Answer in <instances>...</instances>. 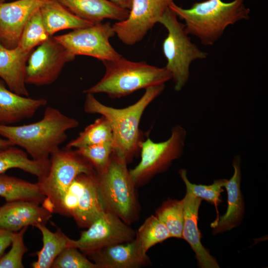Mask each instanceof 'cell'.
<instances>
[{"mask_svg":"<svg viewBox=\"0 0 268 268\" xmlns=\"http://www.w3.org/2000/svg\"><path fill=\"white\" fill-rule=\"evenodd\" d=\"M164 88L165 83L148 87L137 101L121 109L105 105L93 94H85L84 111L88 114H100L108 120L114 137V152L127 163L140 151L144 140L139 126L144 110Z\"/></svg>","mask_w":268,"mask_h":268,"instance_id":"6da1fadb","label":"cell"},{"mask_svg":"<svg viewBox=\"0 0 268 268\" xmlns=\"http://www.w3.org/2000/svg\"><path fill=\"white\" fill-rule=\"evenodd\" d=\"M78 125L76 119L55 108L47 107L43 118L34 123L0 125V136L24 149L32 159L47 161L67 139V132Z\"/></svg>","mask_w":268,"mask_h":268,"instance_id":"7a4b0ae2","label":"cell"},{"mask_svg":"<svg viewBox=\"0 0 268 268\" xmlns=\"http://www.w3.org/2000/svg\"><path fill=\"white\" fill-rule=\"evenodd\" d=\"M244 0L225 2L222 0H205L195 2L187 9L172 1L169 8L184 21L188 35L196 37L205 46H212L228 26L250 18V9L245 5Z\"/></svg>","mask_w":268,"mask_h":268,"instance_id":"3957f363","label":"cell"},{"mask_svg":"<svg viewBox=\"0 0 268 268\" xmlns=\"http://www.w3.org/2000/svg\"><path fill=\"white\" fill-rule=\"evenodd\" d=\"M102 62L105 67L103 77L84 90V93H103L111 98H119L172 79L171 74L165 67L151 66L144 61L133 62L122 56Z\"/></svg>","mask_w":268,"mask_h":268,"instance_id":"277c9868","label":"cell"},{"mask_svg":"<svg viewBox=\"0 0 268 268\" xmlns=\"http://www.w3.org/2000/svg\"><path fill=\"white\" fill-rule=\"evenodd\" d=\"M127 163L114 152L106 169L96 174L101 201L109 211L129 224L134 220L137 211L135 186Z\"/></svg>","mask_w":268,"mask_h":268,"instance_id":"5b68a950","label":"cell"},{"mask_svg":"<svg viewBox=\"0 0 268 268\" xmlns=\"http://www.w3.org/2000/svg\"><path fill=\"white\" fill-rule=\"evenodd\" d=\"M177 18L168 7L158 23L168 31L162 43L163 52L167 61L165 67L171 74L175 90L180 91L189 79L191 63L206 58L207 53L192 42L185 31L184 24L180 22Z\"/></svg>","mask_w":268,"mask_h":268,"instance_id":"8992f818","label":"cell"},{"mask_svg":"<svg viewBox=\"0 0 268 268\" xmlns=\"http://www.w3.org/2000/svg\"><path fill=\"white\" fill-rule=\"evenodd\" d=\"M95 172L91 164L75 149L59 148L50 155L47 174L37 182L45 196L42 206L56 213L73 180L81 173Z\"/></svg>","mask_w":268,"mask_h":268,"instance_id":"52a82bcc","label":"cell"},{"mask_svg":"<svg viewBox=\"0 0 268 268\" xmlns=\"http://www.w3.org/2000/svg\"><path fill=\"white\" fill-rule=\"evenodd\" d=\"M187 131L180 125L173 126L169 138L155 142L148 137L140 146L139 164L130 170L135 186L141 185L155 175L167 170L172 161L183 154Z\"/></svg>","mask_w":268,"mask_h":268,"instance_id":"ba28073f","label":"cell"},{"mask_svg":"<svg viewBox=\"0 0 268 268\" xmlns=\"http://www.w3.org/2000/svg\"><path fill=\"white\" fill-rule=\"evenodd\" d=\"M115 35L111 23L101 22L73 29L53 38L74 58L76 56H87L103 61L116 60L122 57L110 43V39Z\"/></svg>","mask_w":268,"mask_h":268,"instance_id":"9c48e42d","label":"cell"},{"mask_svg":"<svg viewBox=\"0 0 268 268\" xmlns=\"http://www.w3.org/2000/svg\"><path fill=\"white\" fill-rule=\"evenodd\" d=\"M114 213L105 210L104 213L82 232L77 240L69 238L71 246L88 255L109 246L133 240L135 232Z\"/></svg>","mask_w":268,"mask_h":268,"instance_id":"30bf717a","label":"cell"},{"mask_svg":"<svg viewBox=\"0 0 268 268\" xmlns=\"http://www.w3.org/2000/svg\"><path fill=\"white\" fill-rule=\"evenodd\" d=\"M74 59L51 37L30 53L25 67L26 84L36 86L52 84L58 78L66 63Z\"/></svg>","mask_w":268,"mask_h":268,"instance_id":"8fae6325","label":"cell"},{"mask_svg":"<svg viewBox=\"0 0 268 268\" xmlns=\"http://www.w3.org/2000/svg\"><path fill=\"white\" fill-rule=\"evenodd\" d=\"M172 1L173 0H133L128 17L112 25L115 34L127 45L140 42L159 22Z\"/></svg>","mask_w":268,"mask_h":268,"instance_id":"7c38bea8","label":"cell"},{"mask_svg":"<svg viewBox=\"0 0 268 268\" xmlns=\"http://www.w3.org/2000/svg\"><path fill=\"white\" fill-rule=\"evenodd\" d=\"M49 0L0 2V42L9 49L17 47L28 20Z\"/></svg>","mask_w":268,"mask_h":268,"instance_id":"4fadbf2b","label":"cell"},{"mask_svg":"<svg viewBox=\"0 0 268 268\" xmlns=\"http://www.w3.org/2000/svg\"><path fill=\"white\" fill-rule=\"evenodd\" d=\"M31 201L6 202L0 206V228L15 232L30 225L46 224L52 213Z\"/></svg>","mask_w":268,"mask_h":268,"instance_id":"5bb4252c","label":"cell"},{"mask_svg":"<svg viewBox=\"0 0 268 268\" xmlns=\"http://www.w3.org/2000/svg\"><path fill=\"white\" fill-rule=\"evenodd\" d=\"M98 268H134L145 264L148 258L138 240L101 248L87 255Z\"/></svg>","mask_w":268,"mask_h":268,"instance_id":"9a60e30c","label":"cell"},{"mask_svg":"<svg viewBox=\"0 0 268 268\" xmlns=\"http://www.w3.org/2000/svg\"><path fill=\"white\" fill-rule=\"evenodd\" d=\"M183 199L184 221L182 238L187 241L195 252L198 266L202 268H219L215 259L201 243V235L198 226L199 209L201 199L189 190Z\"/></svg>","mask_w":268,"mask_h":268,"instance_id":"2e32d148","label":"cell"},{"mask_svg":"<svg viewBox=\"0 0 268 268\" xmlns=\"http://www.w3.org/2000/svg\"><path fill=\"white\" fill-rule=\"evenodd\" d=\"M31 52L25 51L18 46L9 49L0 42V77L9 90L27 97L29 93L26 87L25 71Z\"/></svg>","mask_w":268,"mask_h":268,"instance_id":"e0dca14e","label":"cell"},{"mask_svg":"<svg viewBox=\"0 0 268 268\" xmlns=\"http://www.w3.org/2000/svg\"><path fill=\"white\" fill-rule=\"evenodd\" d=\"M47 103L44 98L34 99L17 94L0 81V125H10L30 119Z\"/></svg>","mask_w":268,"mask_h":268,"instance_id":"ac0fdd59","label":"cell"},{"mask_svg":"<svg viewBox=\"0 0 268 268\" xmlns=\"http://www.w3.org/2000/svg\"><path fill=\"white\" fill-rule=\"evenodd\" d=\"M234 172L229 180L225 179L223 187L228 195V206L226 213L211 223L213 234L231 230L240 222L244 211V201L240 190L241 172L240 159L237 156L233 162Z\"/></svg>","mask_w":268,"mask_h":268,"instance_id":"d6986e66","label":"cell"},{"mask_svg":"<svg viewBox=\"0 0 268 268\" xmlns=\"http://www.w3.org/2000/svg\"><path fill=\"white\" fill-rule=\"evenodd\" d=\"M70 12L94 24L106 19L122 21L130 10L121 8L108 0H55Z\"/></svg>","mask_w":268,"mask_h":268,"instance_id":"ffe728a7","label":"cell"},{"mask_svg":"<svg viewBox=\"0 0 268 268\" xmlns=\"http://www.w3.org/2000/svg\"><path fill=\"white\" fill-rule=\"evenodd\" d=\"M96 174H84L83 186L72 215L81 227H88L105 211L99 195Z\"/></svg>","mask_w":268,"mask_h":268,"instance_id":"44dd1931","label":"cell"},{"mask_svg":"<svg viewBox=\"0 0 268 268\" xmlns=\"http://www.w3.org/2000/svg\"><path fill=\"white\" fill-rule=\"evenodd\" d=\"M40 12L50 36L66 29H75L94 24L76 16L55 0H49L42 6Z\"/></svg>","mask_w":268,"mask_h":268,"instance_id":"7402d4cb","label":"cell"},{"mask_svg":"<svg viewBox=\"0 0 268 268\" xmlns=\"http://www.w3.org/2000/svg\"><path fill=\"white\" fill-rule=\"evenodd\" d=\"M49 166L50 159L39 161L29 159L25 150L15 145L0 148V173L11 168H18L40 180L47 174Z\"/></svg>","mask_w":268,"mask_h":268,"instance_id":"603a6c76","label":"cell"},{"mask_svg":"<svg viewBox=\"0 0 268 268\" xmlns=\"http://www.w3.org/2000/svg\"><path fill=\"white\" fill-rule=\"evenodd\" d=\"M0 196L6 202L26 201L39 203L45 198L38 183H32L4 173H0Z\"/></svg>","mask_w":268,"mask_h":268,"instance_id":"cb8c5ba5","label":"cell"},{"mask_svg":"<svg viewBox=\"0 0 268 268\" xmlns=\"http://www.w3.org/2000/svg\"><path fill=\"white\" fill-rule=\"evenodd\" d=\"M37 227L42 235L43 247L37 253L38 259L32 264L33 268H50L58 256L68 247L69 238L58 228L51 231L45 224H38Z\"/></svg>","mask_w":268,"mask_h":268,"instance_id":"d4e9b609","label":"cell"},{"mask_svg":"<svg viewBox=\"0 0 268 268\" xmlns=\"http://www.w3.org/2000/svg\"><path fill=\"white\" fill-rule=\"evenodd\" d=\"M113 143L114 137L108 120L103 116L81 132L77 137L70 141L66 147L71 148L102 144Z\"/></svg>","mask_w":268,"mask_h":268,"instance_id":"484cf974","label":"cell"},{"mask_svg":"<svg viewBox=\"0 0 268 268\" xmlns=\"http://www.w3.org/2000/svg\"><path fill=\"white\" fill-rule=\"evenodd\" d=\"M155 216L166 226L171 237L182 238L184 221L183 199H168L157 209Z\"/></svg>","mask_w":268,"mask_h":268,"instance_id":"4316f807","label":"cell"},{"mask_svg":"<svg viewBox=\"0 0 268 268\" xmlns=\"http://www.w3.org/2000/svg\"><path fill=\"white\" fill-rule=\"evenodd\" d=\"M40 9L28 20L20 36L18 46L27 52L32 51L51 37L46 30Z\"/></svg>","mask_w":268,"mask_h":268,"instance_id":"83f0119b","label":"cell"},{"mask_svg":"<svg viewBox=\"0 0 268 268\" xmlns=\"http://www.w3.org/2000/svg\"><path fill=\"white\" fill-rule=\"evenodd\" d=\"M135 237L146 253L151 247L171 236L165 224L156 216L151 215L139 228Z\"/></svg>","mask_w":268,"mask_h":268,"instance_id":"f1b7e54d","label":"cell"},{"mask_svg":"<svg viewBox=\"0 0 268 268\" xmlns=\"http://www.w3.org/2000/svg\"><path fill=\"white\" fill-rule=\"evenodd\" d=\"M92 165L96 173L104 171L108 166L114 151L113 143L83 146L75 149Z\"/></svg>","mask_w":268,"mask_h":268,"instance_id":"f546056e","label":"cell"},{"mask_svg":"<svg viewBox=\"0 0 268 268\" xmlns=\"http://www.w3.org/2000/svg\"><path fill=\"white\" fill-rule=\"evenodd\" d=\"M179 173L185 184L186 189L195 196L214 205L218 214L217 206L221 202L220 195L223 192L222 187L225 179L215 180L213 184L210 185H197L192 184L189 181L186 169H181Z\"/></svg>","mask_w":268,"mask_h":268,"instance_id":"4dcf8cb0","label":"cell"},{"mask_svg":"<svg viewBox=\"0 0 268 268\" xmlns=\"http://www.w3.org/2000/svg\"><path fill=\"white\" fill-rule=\"evenodd\" d=\"M28 227L13 233L11 249L0 259V268H23V255L28 249L24 243V234Z\"/></svg>","mask_w":268,"mask_h":268,"instance_id":"1f68e13d","label":"cell"},{"mask_svg":"<svg viewBox=\"0 0 268 268\" xmlns=\"http://www.w3.org/2000/svg\"><path fill=\"white\" fill-rule=\"evenodd\" d=\"M78 249L74 247L66 248L54 261L53 268H98L94 263L91 262Z\"/></svg>","mask_w":268,"mask_h":268,"instance_id":"d6a6232c","label":"cell"},{"mask_svg":"<svg viewBox=\"0 0 268 268\" xmlns=\"http://www.w3.org/2000/svg\"><path fill=\"white\" fill-rule=\"evenodd\" d=\"M13 233L0 228V259L5 250L11 245Z\"/></svg>","mask_w":268,"mask_h":268,"instance_id":"836d02e7","label":"cell"},{"mask_svg":"<svg viewBox=\"0 0 268 268\" xmlns=\"http://www.w3.org/2000/svg\"><path fill=\"white\" fill-rule=\"evenodd\" d=\"M116 6L123 9L130 10L132 5L133 0H109Z\"/></svg>","mask_w":268,"mask_h":268,"instance_id":"e575fe53","label":"cell"},{"mask_svg":"<svg viewBox=\"0 0 268 268\" xmlns=\"http://www.w3.org/2000/svg\"><path fill=\"white\" fill-rule=\"evenodd\" d=\"M14 145L9 140L0 136V148Z\"/></svg>","mask_w":268,"mask_h":268,"instance_id":"d590c367","label":"cell"},{"mask_svg":"<svg viewBox=\"0 0 268 268\" xmlns=\"http://www.w3.org/2000/svg\"><path fill=\"white\" fill-rule=\"evenodd\" d=\"M5 0H0V2H4Z\"/></svg>","mask_w":268,"mask_h":268,"instance_id":"8d00e7d4","label":"cell"}]
</instances>
